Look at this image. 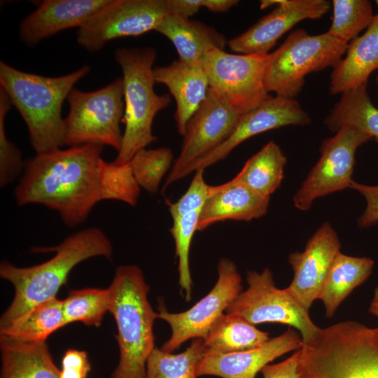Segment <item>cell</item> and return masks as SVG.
I'll use <instances>...</instances> for the list:
<instances>
[{
    "mask_svg": "<svg viewBox=\"0 0 378 378\" xmlns=\"http://www.w3.org/2000/svg\"><path fill=\"white\" fill-rule=\"evenodd\" d=\"M374 263L370 258L350 256L341 251L337 254L318 296L326 317H332L344 300L368 278Z\"/></svg>",
    "mask_w": 378,
    "mask_h": 378,
    "instance_id": "obj_25",
    "label": "cell"
},
{
    "mask_svg": "<svg viewBox=\"0 0 378 378\" xmlns=\"http://www.w3.org/2000/svg\"><path fill=\"white\" fill-rule=\"evenodd\" d=\"M299 378H378V328L344 321L303 343Z\"/></svg>",
    "mask_w": 378,
    "mask_h": 378,
    "instance_id": "obj_5",
    "label": "cell"
},
{
    "mask_svg": "<svg viewBox=\"0 0 378 378\" xmlns=\"http://www.w3.org/2000/svg\"><path fill=\"white\" fill-rule=\"evenodd\" d=\"M302 337L290 327L281 335L251 349L227 353L206 354L196 367L197 377L255 378L258 372L276 358L300 349Z\"/></svg>",
    "mask_w": 378,
    "mask_h": 378,
    "instance_id": "obj_18",
    "label": "cell"
},
{
    "mask_svg": "<svg viewBox=\"0 0 378 378\" xmlns=\"http://www.w3.org/2000/svg\"><path fill=\"white\" fill-rule=\"evenodd\" d=\"M0 378H59L46 342H31L0 335Z\"/></svg>",
    "mask_w": 378,
    "mask_h": 378,
    "instance_id": "obj_24",
    "label": "cell"
},
{
    "mask_svg": "<svg viewBox=\"0 0 378 378\" xmlns=\"http://www.w3.org/2000/svg\"><path fill=\"white\" fill-rule=\"evenodd\" d=\"M204 171V169L196 170L187 190L176 202L168 204L172 218L202 210L209 196L211 186L206 183Z\"/></svg>",
    "mask_w": 378,
    "mask_h": 378,
    "instance_id": "obj_37",
    "label": "cell"
},
{
    "mask_svg": "<svg viewBox=\"0 0 378 378\" xmlns=\"http://www.w3.org/2000/svg\"><path fill=\"white\" fill-rule=\"evenodd\" d=\"M372 137L351 127H343L325 139L321 157L293 196L295 206L309 209L318 197L350 188L356 150Z\"/></svg>",
    "mask_w": 378,
    "mask_h": 378,
    "instance_id": "obj_12",
    "label": "cell"
},
{
    "mask_svg": "<svg viewBox=\"0 0 378 378\" xmlns=\"http://www.w3.org/2000/svg\"><path fill=\"white\" fill-rule=\"evenodd\" d=\"M286 163L280 147L270 141L245 162L234 178L260 195L270 197L281 183Z\"/></svg>",
    "mask_w": 378,
    "mask_h": 378,
    "instance_id": "obj_28",
    "label": "cell"
},
{
    "mask_svg": "<svg viewBox=\"0 0 378 378\" xmlns=\"http://www.w3.org/2000/svg\"><path fill=\"white\" fill-rule=\"evenodd\" d=\"M244 114L225 103L209 88L206 99L186 126L180 153L162 190L177 181L178 174L187 166L223 143Z\"/></svg>",
    "mask_w": 378,
    "mask_h": 378,
    "instance_id": "obj_14",
    "label": "cell"
},
{
    "mask_svg": "<svg viewBox=\"0 0 378 378\" xmlns=\"http://www.w3.org/2000/svg\"><path fill=\"white\" fill-rule=\"evenodd\" d=\"M310 122L309 116L295 99L270 95L258 106L244 113L223 143L187 166L178 174L177 181L225 159L237 146L253 136L288 125H307Z\"/></svg>",
    "mask_w": 378,
    "mask_h": 378,
    "instance_id": "obj_15",
    "label": "cell"
},
{
    "mask_svg": "<svg viewBox=\"0 0 378 378\" xmlns=\"http://www.w3.org/2000/svg\"><path fill=\"white\" fill-rule=\"evenodd\" d=\"M170 13L184 18L194 15L202 7V0H169Z\"/></svg>",
    "mask_w": 378,
    "mask_h": 378,
    "instance_id": "obj_41",
    "label": "cell"
},
{
    "mask_svg": "<svg viewBox=\"0 0 378 378\" xmlns=\"http://www.w3.org/2000/svg\"></svg>",
    "mask_w": 378,
    "mask_h": 378,
    "instance_id": "obj_45",
    "label": "cell"
},
{
    "mask_svg": "<svg viewBox=\"0 0 378 378\" xmlns=\"http://www.w3.org/2000/svg\"><path fill=\"white\" fill-rule=\"evenodd\" d=\"M91 364L85 351L69 349L62 359L59 378H88Z\"/></svg>",
    "mask_w": 378,
    "mask_h": 378,
    "instance_id": "obj_38",
    "label": "cell"
},
{
    "mask_svg": "<svg viewBox=\"0 0 378 378\" xmlns=\"http://www.w3.org/2000/svg\"><path fill=\"white\" fill-rule=\"evenodd\" d=\"M201 210L190 212L181 217L172 218L169 230L175 242L176 255L178 258L179 285L185 291L186 300L191 298L192 279L189 265L191 241L195 231Z\"/></svg>",
    "mask_w": 378,
    "mask_h": 378,
    "instance_id": "obj_35",
    "label": "cell"
},
{
    "mask_svg": "<svg viewBox=\"0 0 378 378\" xmlns=\"http://www.w3.org/2000/svg\"><path fill=\"white\" fill-rule=\"evenodd\" d=\"M347 47V43L328 31L318 35H310L301 29L292 31L279 48L270 53L265 74L267 92L295 99L307 74L333 68Z\"/></svg>",
    "mask_w": 378,
    "mask_h": 378,
    "instance_id": "obj_7",
    "label": "cell"
},
{
    "mask_svg": "<svg viewBox=\"0 0 378 378\" xmlns=\"http://www.w3.org/2000/svg\"><path fill=\"white\" fill-rule=\"evenodd\" d=\"M90 71L88 65L66 75L49 77L18 70L0 62V88L27 125L36 153L61 148L65 143L62 106L74 85Z\"/></svg>",
    "mask_w": 378,
    "mask_h": 378,
    "instance_id": "obj_3",
    "label": "cell"
},
{
    "mask_svg": "<svg viewBox=\"0 0 378 378\" xmlns=\"http://www.w3.org/2000/svg\"><path fill=\"white\" fill-rule=\"evenodd\" d=\"M156 51L153 47L119 48L115 60L122 72L125 104L122 122L125 130L117 163H127L139 150L146 148L158 137L152 132L157 113L171 103L169 94H158L154 90L153 64Z\"/></svg>",
    "mask_w": 378,
    "mask_h": 378,
    "instance_id": "obj_6",
    "label": "cell"
},
{
    "mask_svg": "<svg viewBox=\"0 0 378 378\" xmlns=\"http://www.w3.org/2000/svg\"><path fill=\"white\" fill-rule=\"evenodd\" d=\"M156 31L167 37L175 47L178 59L193 65H201L210 48L224 50L225 36L213 27L200 21L167 14L156 27Z\"/></svg>",
    "mask_w": 378,
    "mask_h": 378,
    "instance_id": "obj_23",
    "label": "cell"
},
{
    "mask_svg": "<svg viewBox=\"0 0 378 378\" xmlns=\"http://www.w3.org/2000/svg\"><path fill=\"white\" fill-rule=\"evenodd\" d=\"M103 146L56 149L24 162L14 190L19 206L42 204L57 211L69 227L83 223L100 200Z\"/></svg>",
    "mask_w": 378,
    "mask_h": 378,
    "instance_id": "obj_1",
    "label": "cell"
},
{
    "mask_svg": "<svg viewBox=\"0 0 378 378\" xmlns=\"http://www.w3.org/2000/svg\"><path fill=\"white\" fill-rule=\"evenodd\" d=\"M300 349L286 360L275 364H268L260 371L263 378H299L298 367Z\"/></svg>",
    "mask_w": 378,
    "mask_h": 378,
    "instance_id": "obj_40",
    "label": "cell"
},
{
    "mask_svg": "<svg viewBox=\"0 0 378 378\" xmlns=\"http://www.w3.org/2000/svg\"><path fill=\"white\" fill-rule=\"evenodd\" d=\"M340 248L337 233L328 223H323L308 240L302 252L289 255L294 275L285 290L307 310L318 299Z\"/></svg>",
    "mask_w": 378,
    "mask_h": 378,
    "instance_id": "obj_17",
    "label": "cell"
},
{
    "mask_svg": "<svg viewBox=\"0 0 378 378\" xmlns=\"http://www.w3.org/2000/svg\"><path fill=\"white\" fill-rule=\"evenodd\" d=\"M270 197L255 192L234 178L211 186L210 194L200 214L197 231L227 220L250 221L265 216Z\"/></svg>",
    "mask_w": 378,
    "mask_h": 378,
    "instance_id": "obj_20",
    "label": "cell"
},
{
    "mask_svg": "<svg viewBox=\"0 0 378 378\" xmlns=\"http://www.w3.org/2000/svg\"><path fill=\"white\" fill-rule=\"evenodd\" d=\"M66 100L69 108L64 118L66 145L97 144L120 150V122L125 110L122 78L95 91L74 88Z\"/></svg>",
    "mask_w": 378,
    "mask_h": 378,
    "instance_id": "obj_8",
    "label": "cell"
},
{
    "mask_svg": "<svg viewBox=\"0 0 378 378\" xmlns=\"http://www.w3.org/2000/svg\"><path fill=\"white\" fill-rule=\"evenodd\" d=\"M108 288L120 353L111 378H145L148 358L155 348L153 324L159 318L148 300L149 286L141 270L129 265L116 269Z\"/></svg>",
    "mask_w": 378,
    "mask_h": 378,
    "instance_id": "obj_4",
    "label": "cell"
},
{
    "mask_svg": "<svg viewBox=\"0 0 378 378\" xmlns=\"http://www.w3.org/2000/svg\"><path fill=\"white\" fill-rule=\"evenodd\" d=\"M276 8L246 31L227 41L237 54H268L277 41L299 22L321 18L330 9L327 0H263L260 9Z\"/></svg>",
    "mask_w": 378,
    "mask_h": 378,
    "instance_id": "obj_16",
    "label": "cell"
},
{
    "mask_svg": "<svg viewBox=\"0 0 378 378\" xmlns=\"http://www.w3.org/2000/svg\"><path fill=\"white\" fill-rule=\"evenodd\" d=\"M366 200V208L358 220L360 227H368L378 222V186L363 185L353 181L350 186Z\"/></svg>",
    "mask_w": 378,
    "mask_h": 378,
    "instance_id": "obj_39",
    "label": "cell"
},
{
    "mask_svg": "<svg viewBox=\"0 0 378 378\" xmlns=\"http://www.w3.org/2000/svg\"><path fill=\"white\" fill-rule=\"evenodd\" d=\"M270 338L240 315L223 314L204 339L206 354H227L260 346Z\"/></svg>",
    "mask_w": 378,
    "mask_h": 378,
    "instance_id": "obj_27",
    "label": "cell"
},
{
    "mask_svg": "<svg viewBox=\"0 0 378 378\" xmlns=\"http://www.w3.org/2000/svg\"><path fill=\"white\" fill-rule=\"evenodd\" d=\"M65 326L63 300L55 297L36 305L10 324L0 327V335L44 342L52 333Z\"/></svg>",
    "mask_w": 378,
    "mask_h": 378,
    "instance_id": "obj_29",
    "label": "cell"
},
{
    "mask_svg": "<svg viewBox=\"0 0 378 378\" xmlns=\"http://www.w3.org/2000/svg\"><path fill=\"white\" fill-rule=\"evenodd\" d=\"M270 53L231 54L208 49L202 62L209 88L225 103L245 113L270 95L265 85Z\"/></svg>",
    "mask_w": 378,
    "mask_h": 378,
    "instance_id": "obj_9",
    "label": "cell"
},
{
    "mask_svg": "<svg viewBox=\"0 0 378 378\" xmlns=\"http://www.w3.org/2000/svg\"><path fill=\"white\" fill-rule=\"evenodd\" d=\"M376 81H377V95H378V74L377 76Z\"/></svg>",
    "mask_w": 378,
    "mask_h": 378,
    "instance_id": "obj_44",
    "label": "cell"
},
{
    "mask_svg": "<svg viewBox=\"0 0 378 378\" xmlns=\"http://www.w3.org/2000/svg\"><path fill=\"white\" fill-rule=\"evenodd\" d=\"M173 158L172 150L167 147L136 152L129 162L140 188L150 194L157 193L162 178L172 167Z\"/></svg>",
    "mask_w": 378,
    "mask_h": 378,
    "instance_id": "obj_33",
    "label": "cell"
},
{
    "mask_svg": "<svg viewBox=\"0 0 378 378\" xmlns=\"http://www.w3.org/2000/svg\"><path fill=\"white\" fill-rule=\"evenodd\" d=\"M237 0H202V7L215 13L227 11L238 4Z\"/></svg>",
    "mask_w": 378,
    "mask_h": 378,
    "instance_id": "obj_42",
    "label": "cell"
},
{
    "mask_svg": "<svg viewBox=\"0 0 378 378\" xmlns=\"http://www.w3.org/2000/svg\"><path fill=\"white\" fill-rule=\"evenodd\" d=\"M113 0H44L24 18L20 40L33 46L63 30L81 27Z\"/></svg>",
    "mask_w": 378,
    "mask_h": 378,
    "instance_id": "obj_19",
    "label": "cell"
},
{
    "mask_svg": "<svg viewBox=\"0 0 378 378\" xmlns=\"http://www.w3.org/2000/svg\"><path fill=\"white\" fill-rule=\"evenodd\" d=\"M369 312L378 317V286L374 290V297L370 304Z\"/></svg>",
    "mask_w": 378,
    "mask_h": 378,
    "instance_id": "obj_43",
    "label": "cell"
},
{
    "mask_svg": "<svg viewBox=\"0 0 378 378\" xmlns=\"http://www.w3.org/2000/svg\"><path fill=\"white\" fill-rule=\"evenodd\" d=\"M217 268L218 277L214 288L189 309L170 313L162 304H159V318L165 321L172 330L162 351L171 353L190 339L204 340L215 321L241 293V277L234 262L223 258Z\"/></svg>",
    "mask_w": 378,
    "mask_h": 378,
    "instance_id": "obj_11",
    "label": "cell"
},
{
    "mask_svg": "<svg viewBox=\"0 0 378 378\" xmlns=\"http://www.w3.org/2000/svg\"><path fill=\"white\" fill-rule=\"evenodd\" d=\"M169 13V0H113L78 29L77 42L96 52L111 40L155 30Z\"/></svg>",
    "mask_w": 378,
    "mask_h": 378,
    "instance_id": "obj_13",
    "label": "cell"
},
{
    "mask_svg": "<svg viewBox=\"0 0 378 378\" xmlns=\"http://www.w3.org/2000/svg\"><path fill=\"white\" fill-rule=\"evenodd\" d=\"M205 354L204 340L200 338L194 339L178 354L155 347L148 358L145 378H197V365Z\"/></svg>",
    "mask_w": 378,
    "mask_h": 378,
    "instance_id": "obj_30",
    "label": "cell"
},
{
    "mask_svg": "<svg viewBox=\"0 0 378 378\" xmlns=\"http://www.w3.org/2000/svg\"><path fill=\"white\" fill-rule=\"evenodd\" d=\"M247 289L226 309L225 313L240 315L253 325L279 323L297 329L305 343L319 330L304 309L285 289L276 287L269 268L262 272L248 271Z\"/></svg>",
    "mask_w": 378,
    "mask_h": 378,
    "instance_id": "obj_10",
    "label": "cell"
},
{
    "mask_svg": "<svg viewBox=\"0 0 378 378\" xmlns=\"http://www.w3.org/2000/svg\"><path fill=\"white\" fill-rule=\"evenodd\" d=\"M108 288H87L72 290L63 300V313L66 325L82 322L86 326L98 327L108 312Z\"/></svg>",
    "mask_w": 378,
    "mask_h": 378,
    "instance_id": "obj_31",
    "label": "cell"
},
{
    "mask_svg": "<svg viewBox=\"0 0 378 378\" xmlns=\"http://www.w3.org/2000/svg\"><path fill=\"white\" fill-rule=\"evenodd\" d=\"M157 83L164 85L176 102L174 119L178 134L183 136L186 126L206 99L209 84L201 65H193L180 59L153 70Z\"/></svg>",
    "mask_w": 378,
    "mask_h": 378,
    "instance_id": "obj_21",
    "label": "cell"
},
{
    "mask_svg": "<svg viewBox=\"0 0 378 378\" xmlns=\"http://www.w3.org/2000/svg\"><path fill=\"white\" fill-rule=\"evenodd\" d=\"M34 251H54L55 255L31 267H20L6 261L0 265L1 277L10 282L15 289L13 299L1 317L0 327L10 324L36 305L55 298L78 263L96 256L111 259L113 246L102 230L90 227L69 235L55 247H36Z\"/></svg>",
    "mask_w": 378,
    "mask_h": 378,
    "instance_id": "obj_2",
    "label": "cell"
},
{
    "mask_svg": "<svg viewBox=\"0 0 378 378\" xmlns=\"http://www.w3.org/2000/svg\"><path fill=\"white\" fill-rule=\"evenodd\" d=\"M140 186L132 174L130 162L102 160L100 177V200H118L132 206L136 205Z\"/></svg>",
    "mask_w": 378,
    "mask_h": 378,
    "instance_id": "obj_34",
    "label": "cell"
},
{
    "mask_svg": "<svg viewBox=\"0 0 378 378\" xmlns=\"http://www.w3.org/2000/svg\"><path fill=\"white\" fill-rule=\"evenodd\" d=\"M332 21L328 32L348 43L370 24L374 15L368 0H333Z\"/></svg>",
    "mask_w": 378,
    "mask_h": 378,
    "instance_id": "obj_32",
    "label": "cell"
},
{
    "mask_svg": "<svg viewBox=\"0 0 378 378\" xmlns=\"http://www.w3.org/2000/svg\"><path fill=\"white\" fill-rule=\"evenodd\" d=\"M11 102L6 93L0 88V186H6L14 181L24 169V162L21 152L15 144L10 141L5 130L6 116L10 109Z\"/></svg>",
    "mask_w": 378,
    "mask_h": 378,
    "instance_id": "obj_36",
    "label": "cell"
},
{
    "mask_svg": "<svg viewBox=\"0 0 378 378\" xmlns=\"http://www.w3.org/2000/svg\"><path fill=\"white\" fill-rule=\"evenodd\" d=\"M367 85L365 83L342 93L324 123L332 132L351 127L370 135L378 143V108L371 102Z\"/></svg>",
    "mask_w": 378,
    "mask_h": 378,
    "instance_id": "obj_26",
    "label": "cell"
},
{
    "mask_svg": "<svg viewBox=\"0 0 378 378\" xmlns=\"http://www.w3.org/2000/svg\"><path fill=\"white\" fill-rule=\"evenodd\" d=\"M378 7V0L375 1ZM378 69V13L367 30L348 44L346 56L333 67L330 75V94L343 93L368 83Z\"/></svg>",
    "mask_w": 378,
    "mask_h": 378,
    "instance_id": "obj_22",
    "label": "cell"
}]
</instances>
